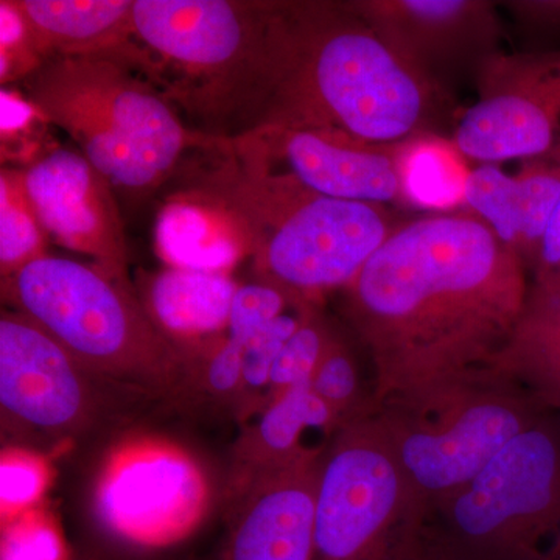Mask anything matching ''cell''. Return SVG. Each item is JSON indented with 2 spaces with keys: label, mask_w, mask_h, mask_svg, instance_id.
Here are the masks:
<instances>
[{
  "label": "cell",
  "mask_w": 560,
  "mask_h": 560,
  "mask_svg": "<svg viewBox=\"0 0 560 560\" xmlns=\"http://www.w3.org/2000/svg\"><path fill=\"white\" fill-rule=\"evenodd\" d=\"M466 161L453 140L427 131L397 143L405 205L433 210L466 205L471 173Z\"/></svg>",
  "instance_id": "obj_23"
},
{
  "label": "cell",
  "mask_w": 560,
  "mask_h": 560,
  "mask_svg": "<svg viewBox=\"0 0 560 560\" xmlns=\"http://www.w3.org/2000/svg\"><path fill=\"white\" fill-rule=\"evenodd\" d=\"M412 69L433 80L436 69L493 54L499 20L485 0H357L346 2Z\"/></svg>",
  "instance_id": "obj_15"
},
{
  "label": "cell",
  "mask_w": 560,
  "mask_h": 560,
  "mask_svg": "<svg viewBox=\"0 0 560 560\" xmlns=\"http://www.w3.org/2000/svg\"><path fill=\"white\" fill-rule=\"evenodd\" d=\"M238 287L230 272L167 267L150 280L145 312L184 352L226 331Z\"/></svg>",
  "instance_id": "obj_20"
},
{
  "label": "cell",
  "mask_w": 560,
  "mask_h": 560,
  "mask_svg": "<svg viewBox=\"0 0 560 560\" xmlns=\"http://www.w3.org/2000/svg\"><path fill=\"white\" fill-rule=\"evenodd\" d=\"M0 79L25 80L44 62L27 22L13 0L0 2Z\"/></svg>",
  "instance_id": "obj_28"
},
{
  "label": "cell",
  "mask_w": 560,
  "mask_h": 560,
  "mask_svg": "<svg viewBox=\"0 0 560 560\" xmlns=\"http://www.w3.org/2000/svg\"><path fill=\"white\" fill-rule=\"evenodd\" d=\"M105 382L24 313L0 319V407L3 419L47 438H69L101 418Z\"/></svg>",
  "instance_id": "obj_11"
},
{
  "label": "cell",
  "mask_w": 560,
  "mask_h": 560,
  "mask_svg": "<svg viewBox=\"0 0 560 560\" xmlns=\"http://www.w3.org/2000/svg\"><path fill=\"white\" fill-rule=\"evenodd\" d=\"M415 529L410 490L374 412L341 427L320 464L315 560H383Z\"/></svg>",
  "instance_id": "obj_8"
},
{
  "label": "cell",
  "mask_w": 560,
  "mask_h": 560,
  "mask_svg": "<svg viewBox=\"0 0 560 560\" xmlns=\"http://www.w3.org/2000/svg\"><path fill=\"white\" fill-rule=\"evenodd\" d=\"M7 280L20 312L92 374L140 394L180 389L183 353L97 265L46 254Z\"/></svg>",
  "instance_id": "obj_4"
},
{
  "label": "cell",
  "mask_w": 560,
  "mask_h": 560,
  "mask_svg": "<svg viewBox=\"0 0 560 560\" xmlns=\"http://www.w3.org/2000/svg\"><path fill=\"white\" fill-rule=\"evenodd\" d=\"M560 138V54H497L480 62L478 101L453 142L466 160L499 165L541 156Z\"/></svg>",
  "instance_id": "obj_10"
},
{
  "label": "cell",
  "mask_w": 560,
  "mask_h": 560,
  "mask_svg": "<svg viewBox=\"0 0 560 560\" xmlns=\"http://www.w3.org/2000/svg\"><path fill=\"white\" fill-rule=\"evenodd\" d=\"M544 560H560V530L556 534L548 550L544 551Z\"/></svg>",
  "instance_id": "obj_34"
},
{
  "label": "cell",
  "mask_w": 560,
  "mask_h": 560,
  "mask_svg": "<svg viewBox=\"0 0 560 560\" xmlns=\"http://www.w3.org/2000/svg\"><path fill=\"white\" fill-rule=\"evenodd\" d=\"M97 499L103 522L121 539L160 545L183 536L200 517L206 482L178 448L142 442L110 460Z\"/></svg>",
  "instance_id": "obj_13"
},
{
  "label": "cell",
  "mask_w": 560,
  "mask_h": 560,
  "mask_svg": "<svg viewBox=\"0 0 560 560\" xmlns=\"http://www.w3.org/2000/svg\"><path fill=\"white\" fill-rule=\"evenodd\" d=\"M559 530L560 418L551 411L420 523L453 560H544L540 541Z\"/></svg>",
  "instance_id": "obj_7"
},
{
  "label": "cell",
  "mask_w": 560,
  "mask_h": 560,
  "mask_svg": "<svg viewBox=\"0 0 560 560\" xmlns=\"http://www.w3.org/2000/svg\"><path fill=\"white\" fill-rule=\"evenodd\" d=\"M47 237L94 259L113 278L127 270V242L113 186L81 153L55 149L21 172Z\"/></svg>",
  "instance_id": "obj_14"
},
{
  "label": "cell",
  "mask_w": 560,
  "mask_h": 560,
  "mask_svg": "<svg viewBox=\"0 0 560 560\" xmlns=\"http://www.w3.org/2000/svg\"><path fill=\"white\" fill-rule=\"evenodd\" d=\"M44 488V471L27 456L9 455L2 459L3 511H18L39 495Z\"/></svg>",
  "instance_id": "obj_30"
},
{
  "label": "cell",
  "mask_w": 560,
  "mask_h": 560,
  "mask_svg": "<svg viewBox=\"0 0 560 560\" xmlns=\"http://www.w3.org/2000/svg\"><path fill=\"white\" fill-rule=\"evenodd\" d=\"M323 456L308 448L243 490L223 560H315L316 488Z\"/></svg>",
  "instance_id": "obj_16"
},
{
  "label": "cell",
  "mask_w": 560,
  "mask_h": 560,
  "mask_svg": "<svg viewBox=\"0 0 560 560\" xmlns=\"http://www.w3.org/2000/svg\"><path fill=\"white\" fill-rule=\"evenodd\" d=\"M383 560H453L434 547L419 530H410L397 540L393 550Z\"/></svg>",
  "instance_id": "obj_32"
},
{
  "label": "cell",
  "mask_w": 560,
  "mask_h": 560,
  "mask_svg": "<svg viewBox=\"0 0 560 560\" xmlns=\"http://www.w3.org/2000/svg\"><path fill=\"white\" fill-rule=\"evenodd\" d=\"M47 234L33 212L22 187V175L3 171L0 176V268L3 278L46 256Z\"/></svg>",
  "instance_id": "obj_24"
},
{
  "label": "cell",
  "mask_w": 560,
  "mask_h": 560,
  "mask_svg": "<svg viewBox=\"0 0 560 560\" xmlns=\"http://www.w3.org/2000/svg\"><path fill=\"white\" fill-rule=\"evenodd\" d=\"M2 560H68L57 530L40 517L18 521L3 533Z\"/></svg>",
  "instance_id": "obj_29"
},
{
  "label": "cell",
  "mask_w": 560,
  "mask_h": 560,
  "mask_svg": "<svg viewBox=\"0 0 560 560\" xmlns=\"http://www.w3.org/2000/svg\"><path fill=\"white\" fill-rule=\"evenodd\" d=\"M44 61L54 57L132 54L135 0H13Z\"/></svg>",
  "instance_id": "obj_19"
},
{
  "label": "cell",
  "mask_w": 560,
  "mask_h": 560,
  "mask_svg": "<svg viewBox=\"0 0 560 560\" xmlns=\"http://www.w3.org/2000/svg\"><path fill=\"white\" fill-rule=\"evenodd\" d=\"M559 201L560 138L515 176L493 164L471 168L464 206L534 270Z\"/></svg>",
  "instance_id": "obj_17"
},
{
  "label": "cell",
  "mask_w": 560,
  "mask_h": 560,
  "mask_svg": "<svg viewBox=\"0 0 560 560\" xmlns=\"http://www.w3.org/2000/svg\"><path fill=\"white\" fill-rule=\"evenodd\" d=\"M311 305L312 301H302L296 311L282 313L246 346L243 352L241 397L235 408L238 415H253L256 410L260 412L270 404L272 366Z\"/></svg>",
  "instance_id": "obj_26"
},
{
  "label": "cell",
  "mask_w": 560,
  "mask_h": 560,
  "mask_svg": "<svg viewBox=\"0 0 560 560\" xmlns=\"http://www.w3.org/2000/svg\"><path fill=\"white\" fill-rule=\"evenodd\" d=\"M276 5L224 0H135L132 27L143 54L180 81H231L243 65L271 86Z\"/></svg>",
  "instance_id": "obj_9"
},
{
  "label": "cell",
  "mask_w": 560,
  "mask_h": 560,
  "mask_svg": "<svg viewBox=\"0 0 560 560\" xmlns=\"http://www.w3.org/2000/svg\"><path fill=\"white\" fill-rule=\"evenodd\" d=\"M230 179L217 201L248 237L261 280L304 300L348 289L399 228L383 206L323 197L243 171Z\"/></svg>",
  "instance_id": "obj_5"
},
{
  "label": "cell",
  "mask_w": 560,
  "mask_h": 560,
  "mask_svg": "<svg viewBox=\"0 0 560 560\" xmlns=\"http://www.w3.org/2000/svg\"><path fill=\"white\" fill-rule=\"evenodd\" d=\"M267 117L371 145L425 132L434 81L411 68L345 3H279ZM256 125V127H259Z\"/></svg>",
  "instance_id": "obj_2"
},
{
  "label": "cell",
  "mask_w": 560,
  "mask_h": 560,
  "mask_svg": "<svg viewBox=\"0 0 560 560\" xmlns=\"http://www.w3.org/2000/svg\"><path fill=\"white\" fill-rule=\"evenodd\" d=\"M525 268L467 210L399 224L345 289L375 405L488 371L525 308Z\"/></svg>",
  "instance_id": "obj_1"
},
{
  "label": "cell",
  "mask_w": 560,
  "mask_h": 560,
  "mask_svg": "<svg viewBox=\"0 0 560 560\" xmlns=\"http://www.w3.org/2000/svg\"><path fill=\"white\" fill-rule=\"evenodd\" d=\"M311 388L337 416L341 427L370 418L374 397L364 394L355 357L337 335L329 331Z\"/></svg>",
  "instance_id": "obj_25"
},
{
  "label": "cell",
  "mask_w": 560,
  "mask_h": 560,
  "mask_svg": "<svg viewBox=\"0 0 560 560\" xmlns=\"http://www.w3.org/2000/svg\"><path fill=\"white\" fill-rule=\"evenodd\" d=\"M2 105V140L20 138V132L31 130L32 121L38 117V110L33 108L31 102L22 98L14 92L2 91L0 94Z\"/></svg>",
  "instance_id": "obj_31"
},
{
  "label": "cell",
  "mask_w": 560,
  "mask_h": 560,
  "mask_svg": "<svg viewBox=\"0 0 560 560\" xmlns=\"http://www.w3.org/2000/svg\"><path fill=\"white\" fill-rule=\"evenodd\" d=\"M154 243L167 267L183 270L230 272L250 253L241 224L217 200L168 202L158 215Z\"/></svg>",
  "instance_id": "obj_22"
},
{
  "label": "cell",
  "mask_w": 560,
  "mask_h": 560,
  "mask_svg": "<svg viewBox=\"0 0 560 560\" xmlns=\"http://www.w3.org/2000/svg\"><path fill=\"white\" fill-rule=\"evenodd\" d=\"M486 372L560 418V270L534 272L517 327Z\"/></svg>",
  "instance_id": "obj_18"
},
{
  "label": "cell",
  "mask_w": 560,
  "mask_h": 560,
  "mask_svg": "<svg viewBox=\"0 0 560 560\" xmlns=\"http://www.w3.org/2000/svg\"><path fill=\"white\" fill-rule=\"evenodd\" d=\"M545 411L526 390L488 372L375 405L374 419L410 490L416 525Z\"/></svg>",
  "instance_id": "obj_6"
},
{
  "label": "cell",
  "mask_w": 560,
  "mask_h": 560,
  "mask_svg": "<svg viewBox=\"0 0 560 560\" xmlns=\"http://www.w3.org/2000/svg\"><path fill=\"white\" fill-rule=\"evenodd\" d=\"M139 51L54 57L25 79L28 102L68 132L114 190L142 195L171 176L195 143Z\"/></svg>",
  "instance_id": "obj_3"
},
{
  "label": "cell",
  "mask_w": 560,
  "mask_h": 560,
  "mask_svg": "<svg viewBox=\"0 0 560 560\" xmlns=\"http://www.w3.org/2000/svg\"><path fill=\"white\" fill-rule=\"evenodd\" d=\"M329 331L311 305V308L305 312L300 327L280 350L278 360L272 366L270 401L283 390L294 388V386L311 385Z\"/></svg>",
  "instance_id": "obj_27"
},
{
  "label": "cell",
  "mask_w": 560,
  "mask_h": 560,
  "mask_svg": "<svg viewBox=\"0 0 560 560\" xmlns=\"http://www.w3.org/2000/svg\"><path fill=\"white\" fill-rule=\"evenodd\" d=\"M560 270V201L550 221L534 272Z\"/></svg>",
  "instance_id": "obj_33"
},
{
  "label": "cell",
  "mask_w": 560,
  "mask_h": 560,
  "mask_svg": "<svg viewBox=\"0 0 560 560\" xmlns=\"http://www.w3.org/2000/svg\"><path fill=\"white\" fill-rule=\"evenodd\" d=\"M311 429L340 430L337 416L313 393L311 385L294 386L275 397L235 444L237 489L243 492L264 475L300 458L308 451L301 440Z\"/></svg>",
  "instance_id": "obj_21"
},
{
  "label": "cell",
  "mask_w": 560,
  "mask_h": 560,
  "mask_svg": "<svg viewBox=\"0 0 560 560\" xmlns=\"http://www.w3.org/2000/svg\"><path fill=\"white\" fill-rule=\"evenodd\" d=\"M241 171L283 178L323 197L404 202L396 145H371L312 128L259 125L235 142Z\"/></svg>",
  "instance_id": "obj_12"
}]
</instances>
